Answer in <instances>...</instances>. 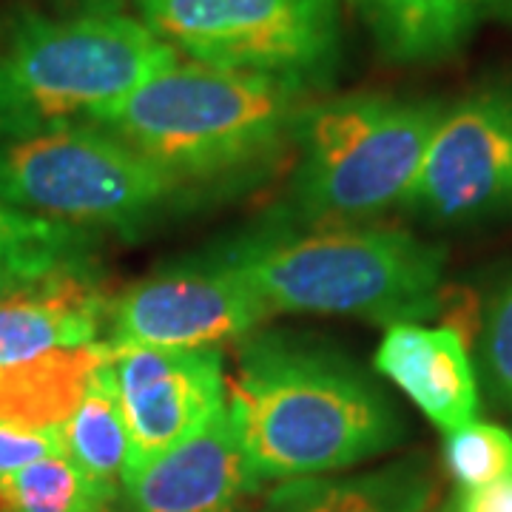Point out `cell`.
I'll return each mask as SVG.
<instances>
[{"mask_svg": "<svg viewBox=\"0 0 512 512\" xmlns=\"http://www.w3.org/2000/svg\"><path fill=\"white\" fill-rule=\"evenodd\" d=\"M228 413L256 481L333 473L402 439V419L359 367L288 336L245 345Z\"/></svg>", "mask_w": 512, "mask_h": 512, "instance_id": "1", "label": "cell"}, {"mask_svg": "<svg viewBox=\"0 0 512 512\" xmlns=\"http://www.w3.org/2000/svg\"><path fill=\"white\" fill-rule=\"evenodd\" d=\"M308 83L279 74L171 63L92 126L143 154L191 191L271 163L296 134Z\"/></svg>", "mask_w": 512, "mask_h": 512, "instance_id": "2", "label": "cell"}, {"mask_svg": "<svg viewBox=\"0 0 512 512\" xmlns=\"http://www.w3.org/2000/svg\"><path fill=\"white\" fill-rule=\"evenodd\" d=\"M271 313H328L379 325L433 319L444 251L402 228L330 225L254 237L220 256Z\"/></svg>", "mask_w": 512, "mask_h": 512, "instance_id": "3", "label": "cell"}, {"mask_svg": "<svg viewBox=\"0 0 512 512\" xmlns=\"http://www.w3.org/2000/svg\"><path fill=\"white\" fill-rule=\"evenodd\" d=\"M143 20L117 12H20L0 40V143L92 126L120 97L177 63Z\"/></svg>", "mask_w": 512, "mask_h": 512, "instance_id": "4", "label": "cell"}, {"mask_svg": "<svg viewBox=\"0 0 512 512\" xmlns=\"http://www.w3.org/2000/svg\"><path fill=\"white\" fill-rule=\"evenodd\" d=\"M441 111L436 100L393 94H345L305 106L293 134L296 214L350 225L404 205Z\"/></svg>", "mask_w": 512, "mask_h": 512, "instance_id": "5", "label": "cell"}, {"mask_svg": "<svg viewBox=\"0 0 512 512\" xmlns=\"http://www.w3.org/2000/svg\"><path fill=\"white\" fill-rule=\"evenodd\" d=\"M185 197V185L97 126L0 143V202L83 231L143 228Z\"/></svg>", "mask_w": 512, "mask_h": 512, "instance_id": "6", "label": "cell"}, {"mask_svg": "<svg viewBox=\"0 0 512 512\" xmlns=\"http://www.w3.org/2000/svg\"><path fill=\"white\" fill-rule=\"evenodd\" d=\"M140 20L197 63L319 83L342 52L339 0H137Z\"/></svg>", "mask_w": 512, "mask_h": 512, "instance_id": "7", "label": "cell"}, {"mask_svg": "<svg viewBox=\"0 0 512 512\" xmlns=\"http://www.w3.org/2000/svg\"><path fill=\"white\" fill-rule=\"evenodd\" d=\"M404 205L439 225L512 211V86L478 89L441 111Z\"/></svg>", "mask_w": 512, "mask_h": 512, "instance_id": "8", "label": "cell"}, {"mask_svg": "<svg viewBox=\"0 0 512 512\" xmlns=\"http://www.w3.org/2000/svg\"><path fill=\"white\" fill-rule=\"evenodd\" d=\"M268 316L265 305L222 259L205 268L148 276L109 302V350L217 348L242 339Z\"/></svg>", "mask_w": 512, "mask_h": 512, "instance_id": "9", "label": "cell"}, {"mask_svg": "<svg viewBox=\"0 0 512 512\" xmlns=\"http://www.w3.org/2000/svg\"><path fill=\"white\" fill-rule=\"evenodd\" d=\"M106 362L126 419L131 467L191 439L228 404L217 348H106Z\"/></svg>", "mask_w": 512, "mask_h": 512, "instance_id": "10", "label": "cell"}, {"mask_svg": "<svg viewBox=\"0 0 512 512\" xmlns=\"http://www.w3.org/2000/svg\"><path fill=\"white\" fill-rule=\"evenodd\" d=\"M254 484L225 404L200 433L131 467L120 498L126 512H237Z\"/></svg>", "mask_w": 512, "mask_h": 512, "instance_id": "11", "label": "cell"}, {"mask_svg": "<svg viewBox=\"0 0 512 512\" xmlns=\"http://www.w3.org/2000/svg\"><path fill=\"white\" fill-rule=\"evenodd\" d=\"M373 362L444 433L478 419L476 365L453 325L396 322L384 330Z\"/></svg>", "mask_w": 512, "mask_h": 512, "instance_id": "12", "label": "cell"}, {"mask_svg": "<svg viewBox=\"0 0 512 512\" xmlns=\"http://www.w3.org/2000/svg\"><path fill=\"white\" fill-rule=\"evenodd\" d=\"M106 316L109 299L80 271L0 293V367L49 350L97 345Z\"/></svg>", "mask_w": 512, "mask_h": 512, "instance_id": "13", "label": "cell"}, {"mask_svg": "<svg viewBox=\"0 0 512 512\" xmlns=\"http://www.w3.org/2000/svg\"><path fill=\"white\" fill-rule=\"evenodd\" d=\"M379 49L396 63H436L456 55L498 0H350Z\"/></svg>", "mask_w": 512, "mask_h": 512, "instance_id": "14", "label": "cell"}, {"mask_svg": "<svg viewBox=\"0 0 512 512\" xmlns=\"http://www.w3.org/2000/svg\"><path fill=\"white\" fill-rule=\"evenodd\" d=\"M106 345L49 350L43 356L0 367V421L57 430L86 396Z\"/></svg>", "mask_w": 512, "mask_h": 512, "instance_id": "15", "label": "cell"}, {"mask_svg": "<svg viewBox=\"0 0 512 512\" xmlns=\"http://www.w3.org/2000/svg\"><path fill=\"white\" fill-rule=\"evenodd\" d=\"M57 430L63 456L72 458L97 487L117 498L131 467V441L106 359L94 370L86 396Z\"/></svg>", "mask_w": 512, "mask_h": 512, "instance_id": "16", "label": "cell"}, {"mask_svg": "<svg viewBox=\"0 0 512 512\" xmlns=\"http://www.w3.org/2000/svg\"><path fill=\"white\" fill-rule=\"evenodd\" d=\"M89 248L92 237L83 228L0 202V293L80 271Z\"/></svg>", "mask_w": 512, "mask_h": 512, "instance_id": "17", "label": "cell"}, {"mask_svg": "<svg viewBox=\"0 0 512 512\" xmlns=\"http://www.w3.org/2000/svg\"><path fill=\"white\" fill-rule=\"evenodd\" d=\"M111 501L63 453L0 476V512H106Z\"/></svg>", "mask_w": 512, "mask_h": 512, "instance_id": "18", "label": "cell"}, {"mask_svg": "<svg viewBox=\"0 0 512 512\" xmlns=\"http://www.w3.org/2000/svg\"><path fill=\"white\" fill-rule=\"evenodd\" d=\"M444 464L447 473L461 484V490L484 487L498 478L512 476V433L501 424L470 421L447 433Z\"/></svg>", "mask_w": 512, "mask_h": 512, "instance_id": "19", "label": "cell"}, {"mask_svg": "<svg viewBox=\"0 0 512 512\" xmlns=\"http://www.w3.org/2000/svg\"><path fill=\"white\" fill-rule=\"evenodd\" d=\"M481 370L495 402L512 416V271L498 282L484 308Z\"/></svg>", "mask_w": 512, "mask_h": 512, "instance_id": "20", "label": "cell"}, {"mask_svg": "<svg viewBox=\"0 0 512 512\" xmlns=\"http://www.w3.org/2000/svg\"><path fill=\"white\" fill-rule=\"evenodd\" d=\"M60 430H35L0 421V476L23 470L40 458L60 456Z\"/></svg>", "mask_w": 512, "mask_h": 512, "instance_id": "21", "label": "cell"}, {"mask_svg": "<svg viewBox=\"0 0 512 512\" xmlns=\"http://www.w3.org/2000/svg\"><path fill=\"white\" fill-rule=\"evenodd\" d=\"M453 512H512V476L493 484L461 490Z\"/></svg>", "mask_w": 512, "mask_h": 512, "instance_id": "22", "label": "cell"}, {"mask_svg": "<svg viewBox=\"0 0 512 512\" xmlns=\"http://www.w3.org/2000/svg\"><path fill=\"white\" fill-rule=\"evenodd\" d=\"M296 512H382L379 504L356 490H322V493L302 495V504Z\"/></svg>", "mask_w": 512, "mask_h": 512, "instance_id": "23", "label": "cell"}, {"mask_svg": "<svg viewBox=\"0 0 512 512\" xmlns=\"http://www.w3.org/2000/svg\"><path fill=\"white\" fill-rule=\"evenodd\" d=\"M77 12H117L120 0H63Z\"/></svg>", "mask_w": 512, "mask_h": 512, "instance_id": "24", "label": "cell"}]
</instances>
